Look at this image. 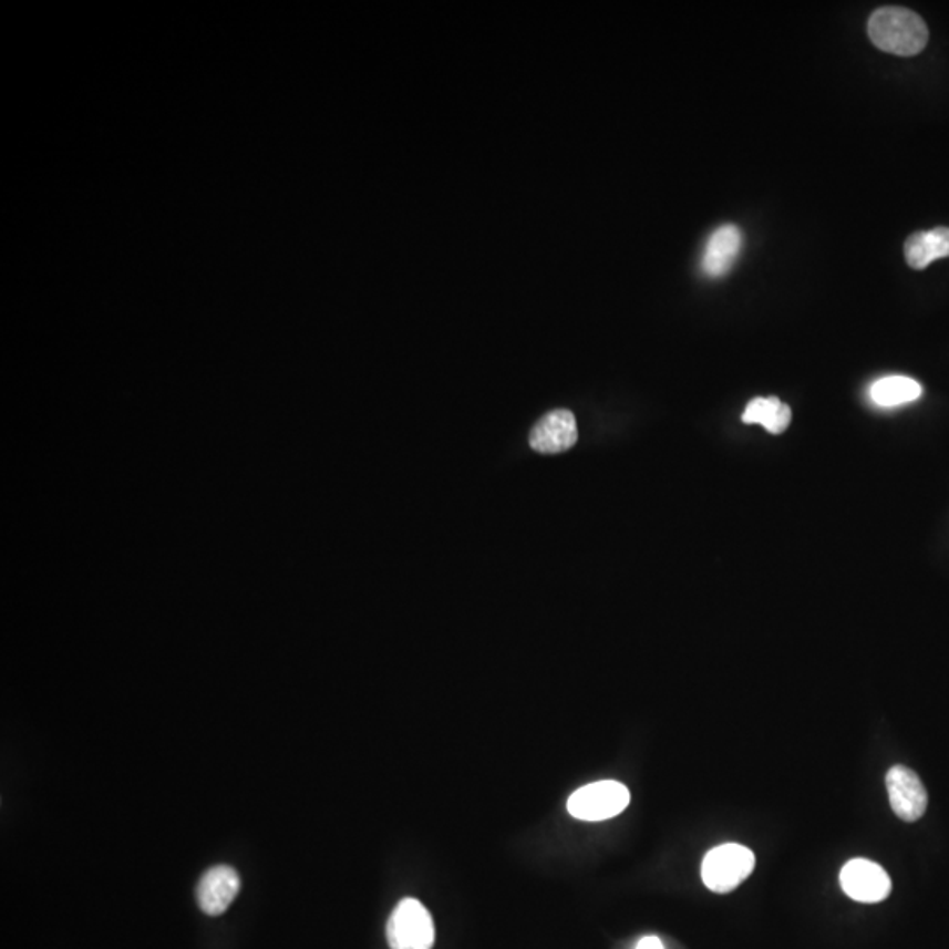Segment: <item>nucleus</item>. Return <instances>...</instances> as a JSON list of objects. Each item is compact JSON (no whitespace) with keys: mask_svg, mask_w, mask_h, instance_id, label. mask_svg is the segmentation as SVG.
Segmentation results:
<instances>
[{"mask_svg":"<svg viewBox=\"0 0 949 949\" xmlns=\"http://www.w3.org/2000/svg\"><path fill=\"white\" fill-rule=\"evenodd\" d=\"M870 41L883 52L912 56L927 47L928 29L924 18L906 8H881L868 20Z\"/></svg>","mask_w":949,"mask_h":949,"instance_id":"obj_1","label":"nucleus"},{"mask_svg":"<svg viewBox=\"0 0 949 949\" xmlns=\"http://www.w3.org/2000/svg\"><path fill=\"white\" fill-rule=\"evenodd\" d=\"M754 853L742 844L726 843L706 853L702 862V881L714 894H730L753 873Z\"/></svg>","mask_w":949,"mask_h":949,"instance_id":"obj_2","label":"nucleus"},{"mask_svg":"<svg viewBox=\"0 0 949 949\" xmlns=\"http://www.w3.org/2000/svg\"><path fill=\"white\" fill-rule=\"evenodd\" d=\"M391 949H433L434 924L430 911L417 898H403L388 921Z\"/></svg>","mask_w":949,"mask_h":949,"instance_id":"obj_3","label":"nucleus"},{"mask_svg":"<svg viewBox=\"0 0 949 949\" xmlns=\"http://www.w3.org/2000/svg\"><path fill=\"white\" fill-rule=\"evenodd\" d=\"M630 798V790L618 781L586 784L568 798V813L582 822H604L619 816Z\"/></svg>","mask_w":949,"mask_h":949,"instance_id":"obj_4","label":"nucleus"},{"mask_svg":"<svg viewBox=\"0 0 949 949\" xmlns=\"http://www.w3.org/2000/svg\"><path fill=\"white\" fill-rule=\"evenodd\" d=\"M840 886L844 894L856 902H883L891 894V879L881 865L876 862L855 858L847 862L840 870Z\"/></svg>","mask_w":949,"mask_h":949,"instance_id":"obj_5","label":"nucleus"},{"mask_svg":"<svg viewBox=\"0 0 949 949\" xmlns=\"http://www.w3.org/2000/svg\"><path fill=\"white\" fill-rule=\"evenodd\" d=\"M886 790L891 809L902 822L915 823L927 811L928 795L920 777L904 765L891 766L886 774Z\"/></svg>","mask_w":949,"mask_h":949,"instance_id":"obj_6","label":"nucleus"},{"mask_svg":"<svg viewBox=\"0 0 949 949\" xmlns=\"http://www.w3.org/2000/svg\"><path fill=\"white\" fill-rule=\"evenodd\" d=\"M579 439L577 421L568 410H554L535 424L529 445L541 454H559L574 447Z\"/></svg>","mask_w":949,"mask_h":949,"instance_id":"obj_7","label":"nucleus"},{"mask_svg":"<svg viewBox=\"0 0 949 949\" xmlns=\"http://www.w3.org/2000/svg\"><path fill=\"white\" fill-rule=\"evenodd\" d=\"M238 873L227 865L209 868L197 885L196 897L200 909L209 916H220L227 911L236 895L239 894Z\"/></svg>","mask_w":949,"mask_h":949,"instance_id":"obj_8","label":"nucleus"},{"mask_svg":"<svg viewBox=\"0 0 949 949\" xmlns=\"http://www.w3.org/2000/svg\"><path fill=\"white\" fill-rule=\"evenodd\" d=\"M742 233L739 227L723 226L712 233L702 257V269L706 277H723L732 269L741 254Z\"/></svg>","mask_w":949,"mask_h":949,"instance_id":"obj_9","label":"nucleus"},{"mask_svg":"<svg viewBox=\"0 0 949 949\" xmlns=\"http://www.w3.org/2000/svg\"><path fill=\"white\" fill-rule=\"evenodd\" d=\"M907 265L912 269H925L932 265L933 260L949 257V229L937 227V229L915 233L906 241Z\"/></svg>","mask_w":949,"mask_h":949,"instance_id":"obj_10","label":"nucleus"},{"mask_svg":"<svg viewBox=\"0 0 949 949\" xmlns=\"http://www.w3.org/2000/svg\"><path fill=\"white\" fill-rule=\"evenodd\" d=\"M920 383L909 376L894 375L879 379L870 385V400L874 405L881 409H895V406L909 405L912 401L920 400Z\"/></svg>","mask_w":949,"mask_h":949,"instance_id":"obj_11","label":"nucleus"},{"mask_svg":"<svg viewBox=\"0 0 949 949\" xmlns=\"http://www.w3.org/2000/svg\"><path fill=\"white\" fill-rule=\"evenodd\" d=\"M742 422L760 424L769 433L780 434L786 431L792 422V409L784 405L780 398H756L742 413Z\"/></svg>","mask_w":949,"mask_h":949,"instance_id":"obj_12","label":"nucleus"},{"mask_svg":"<svg viewBox=\"0 0 949 949\" xmlns=\"http://www.w3.org/2000/svg\"><path fill=\"white\" fill-rule=\"evenodd\" d=\"M635 949H664L663 942H661L660 937L648 936L642 937L639 942H637V948Z\"/></svg>","mask_w":949,"mask_h":949,"instance_id":"obj_13","label":"nucleus"}]
</instances>
